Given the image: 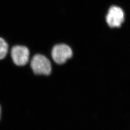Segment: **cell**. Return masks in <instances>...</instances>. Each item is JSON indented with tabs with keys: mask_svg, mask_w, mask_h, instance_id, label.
I'll list each match as a JSON object with an SVG mask.
<instances>
[{
	"mask_svg": "<svg viewBox=\"0 0 130 130\" xmlns=\"http://www.w3.org/2000/svg\"><path fill=\"white\" fill-rule=\"evenodd\" d=\"M10 56L12 63L17 67L27 66L30 60V51L26 45L15 44L11 47Z\"/></svg>",
	"mask_w": 130,
	"mask_h": 130,
	"instance_id": "3",
	"label": "cell"
},
{
	"mask_svg": "<svg viewBox=\"0 0 130 130\" xmlns=\"http://www.w3.org/2000/svg\"><path fill=\"white\" fill-rule=\"evenodd\" d=\"M29 68L33 73L38 76H49L53 72V65L49 58L45 55L36 53L29 61Z\"/></svg>",
	"mask_w": 130,
	"mask_h": 130,
	"instance_id": "1",
	"label": "cell"
},
{
	"mask_svg": "<svg viewBox=\"0 0 130 130\" xmlns=\"http://www.w3.org/2000/svg\"><path fill=\"white\" fill-rule=\"evenodd\" d=\"M9 45L4 38L0 37V61L4 60L8 54Z\"/></svg>",
	"mask_w": 130,
	"mask_h": 130,
	"instance_id": "5",
	"label": "cell"
},
{
	"mask_svg": "<svg viewBox=\"0 0 130 130\" xmlns=\"http://www.w3.org/2000/svg\"><path fill=\"white\" fill-rule=\"evenodd\" d=\"M3 116V107L0 104V121H1Z\"/></svg>",
	"mask_w": 130,
	"mask_h": 130,
	"instance_id": "6",
	"label": "cell"
},
{
	"mask_svg": "<svg viewBox=\"0 0 130 130\" xmlns=\"http://www.w3.org/2000/svg\"><path fill=\"white\" fill-rule=\"evenodd\" d=\"M52 59L56 65L62 66L71 60L74 55L73 50L65 43H58L54 45L50 51Z\"/></svg>",
	"mask_w": 130,
	"mask_h": 130,
	"instance_id": "2",
	"label": "cell"
},
{
	"mask_svg": "<svg viewBox=\"0 0 130 130\" xmlns=\"http://www.w3.org/2000/svg\"><path fill=\"white\" fill-rule=\"evenodd\" d=\"M105 19L110 28H120L125 20V13L121 7L112 5L108 10Z\"/></svg>",
	"mask_w": 130,
	"mask_h": 130,
	"instance_id": "4",
	"label": "cell"
}]
</instances>
